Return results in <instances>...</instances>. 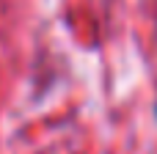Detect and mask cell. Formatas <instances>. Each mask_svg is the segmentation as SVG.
I'll return each instance as SVG.
<instances>
[{
	"label": "cell",
	"instance_id": "cell-1",
	"mask_svg": "<svg viewBox=\"0 0 157 154\" xmlns=\"http://www.w3.org/2000/svg\"><path fill=\"white\" fill-rule=\"evenodd\" d=\"M155 110H157V107H155Z\"/></svg>",
	"mask_w": 157,
	"mask_h": 154
}]
</instances>
